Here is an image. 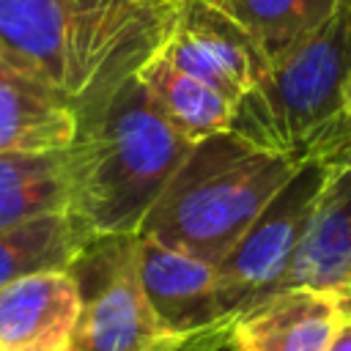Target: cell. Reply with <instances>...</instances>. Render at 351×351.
<instances>
[{
    "mask_svg": "<svg viewBox=\"0 0 351 351\" xmlns=\"http://www.w3.org/2000/svg\"><path fill=\"white\" fill-rule=\"evenodd\" d=\"M239 22L269 63L315 33L343 0H211Z\"/></svg>",
    "mask_w": 351,
    "mask_h": 351,
    "instance_id": "obj_16",
    "label": "cell"
},
{
    "mask_svg": "<svg viewBox=\"0 0 351 351\" xmlns=\"http://www.w3.org/2000/svg\"><path fill=\"white\" fill-rule=\"evenodd\" d=\"M351 80V0L288 55L236 104L230 132L293 162L351 151L346 85Z\"/></svg>",
    "mask_w": 351,
    "mask_h": 351,
    "instance_id": "obj_4",
    "label": "cell"
},
{
    "mask_svg": "<svg viewBox=\"0 0 351 351\" xmlns=\"http://www.w3.org/2000/svg\"><path fill=\"white\" fill-rule=\"evenodd\" d=\"M49 214H69L66 151L0 154V230Z\"/></svg>",
    "mask_w": 351,
    "mask_h": 351,
    "instance_id": "obj_14",
    "label": "cell"
},
{
    "mask_svg": "<svg viewBox=\"0 0 351 351\" xmlns=\"http://www.w3.org/2000/svg\"><path fill=\"white\" fill-rule=\"evenodd\" d=\"M178 5L181 0H0V60L82 112L162 47Z\"/></svg>",
    "mask_w": 351,
    "mask_h": 351,
    "instance_id": "obj_1",
    "label": "cell"
},
{
    "mask_svg": "<svg viewBox=\"0 0 351 351\" xmlns=\"http://www.w3.org/2000/svg\"><path fill=\"white\" fill-rule=\"evenodd\" d=\"M340 304H343V310H346V318H348V315H351V285H348L346 296H340Z\"/></svg>",
    "mask_w": 351,
    "mask_h": 351,
    "instance_id": "obj_19",
    "label": "cell"
},
{
    "mask_svg": "<svg viewBox=\"0 0 351 351\" xmlns=\"http://www.w3.org/2000/svg\"><path fill=\"white\" fill-rule=\"evenodd\" d=\"M343 156L302 162L217 266L219 304L225 315H236L252 302L277 291L296 255V247L310 228L315 203Z\"/></svg>",
    "mask_w": 351,
    "mask_h": 351,
    "instance_id": "obj_5",
    "label": "cell"
},
{
    "mask_svg": "<svg viewBox=\"0 0 351 351\" xmlns=\"http://www.w3.org/2000/svg\"><path fill=\"white\" fill-rule=\"evenodd\" d=\"M159 52L181 71L217 88L233 104H239L271 66L247 30L211 0H181Z\"/></svg>",
    "mask_w": 351,
    "mask_h": 351,
    "instance_id": "obj_7",
    "label": "cell"
},
{
    "mask_svg": "<svg viewBox=\"0 0 351 351\" xmlns=\"http://www.w3.org/2000/svg\"><path fill=\"white\" fill-rule=\"evenodd\" d=\"M230 324H233V315L195 332L165 335L148 351H222V348H230Z\"/></svg>",
    "mask_w": 351,
    "mask_h": 351,
    "instance_id": "obj_17",
    "label": "cell"
},
{
    "mask_svg": "<svg viewBox=\"0 0 351 351\" xmlns=\"http://www.w3.org/2000/svg\"><path fill=\"white\" fill-rule=\"evenodd\" d=\"M90 239L71 214H49L0 230V288L41 271H69Z\"/></svg>",
    "mask_w": 351,
    "mask_h": 351,
    "instance_id": "obj_15",
    "label": "cell"
},
{
    "mask_svg": "<svg viewBox=\"0 0 351 351\" xmlns=\"http://www.w3.org/2000/svg\"><path fill=\"white\" fill-rule=\"evenodd\" d=\"M82 293L71 271H41L0 288V351H71Z\"/></svg>",
    "mask_w": 351,
    "mask_h": 351,
    "instance_id": "obj_10",
    "label": "cell"
},
{
    "mask_svg": "<svg viewBox=\"0 0 351 351\" xmlns=\"http://www.w3.org/2000/svg\"><path fill=\"white\" fill-rule=\"evenodd\" d=\"M351 285V151L335 165L277 291L313 288L337 299ZM274 293V291H271Z\"/></svg>",
    "mask_w": 351,
    "mask_h": 351,
    "instance_id": "obj_11",
    "label": "cell"
},
{
    "mask_svg": "<svg viewBox=\"0 0 351 351\" xmlns=\"http://www.w3.org/2000/svg\"><path fill=\"white\" fill-rule=\"evenodd\" d=\"M137 77L80 112L69 159V214L90 236L137 233L192 151Z\"/></svg>",
    "mask_w": 351,
    "mask_h": 351,
    "instance_id": "obj_2",
    "label": "cell"
},
{
    "mask_svg": "<svg viewBox=\"0 0 351 351\" xmlns=\"http://www.w3.org/2000/svg\"><path fill=\"white\" fill-rule=\"evenodd\" d=\"M137 266L148 302L170 335L195 332L228 318L219 304L214 263L137 233Z\"/></svg>",
    "mask_w": 351,
    "mask_h": 351,
    "instance_id": "obj_9",
    "label": "cell"
},
{
    "mask_svg": "<svg viewBox=\"0 0 351 351\" xmlns=\"http://www.w3.org/2000/svg\"><path fill=\"white\" fill-rule=\"evenodd\" d=\"M296 167L236 132L211 134L192 145L137 233L219 266Z\"/></svg>",
    "mask_w": 351,
    "mask_h": 351,
    "instance_id": "obj_3",
    "label": "cell"
},
{
    "mask_svg": "<svg viewBox=\"0 0 351 351\" xmlns=\"http://www.w3.org/2000/svg\"><path fill=\"white\" fill-rule=\"evenodd\" d=\"M77 126L71 101L0 60V154L66 151Z\"/></svg>",
    "mask_w": 351,
    "mask_h": 351,
    "instance_id": "obj_12",
    "label": "cell"
},
{
    "mask_svg": "<svg viewBox=\"0 0 351 351\" xmlns=\"http://www.w3.org/2000/svg\"><path fill=\"white\" fill-rule=\"evenodd\" d=\"M329 351H351V315L340 324V329H337V335H335Z\"/></svg>",
    "mask_w": 351,
    "mask_h": 351,
    "instance_id": "obj_18",
    "label": "cell"
},
{
    "mask_svg": "<svg viewBox=\"0 0 351 351\" xmlns=\"http://www.w3.org/2000/svg\"><path fill=\"white\" fill-rule=\"evenodd\" d=\"M159 112L192 143L230 132L236 104L208 82L181 71L159 49L134 74Z\"/></svg>",
    "mask_w": 351,
    "mask_h": 351,
    "instance_id": "obj_13",
    "label": "cell"
},
{
    "mask_svg": "<svg viewBox=\"0 0 351 351\" xmlns=\"http://www.w3.org/2000/svg\"><path fill=\"white\" fill-rule=\"evenodd\" d=\"M346 310L329 291L282 288L241 313L230 324L233 351H329Z\"/></svg>",
    "mask_w": 351,
    "mask_h": 351,
    "instance_id": "obj_8",
    "label": "cell"
},
{
    "mask_svg": "<svg viewBox=\"0 0 351 351\" xmlns=\"http://www.w3.org/2000/svg\"><path fill=\"white\" fill-rule=\"evenodd\" d=\"M82 293L71 351H148L170 335L137 266V233L93 236L69 269Z\"/></svg>",
    "mask_w": 351,
    "mask_h": 351,
    "instance_id": "obj_6",
    "label": "cell"
},
{
    "mask_svg": "<svg viewBox=\"0 0 351 351\" xmlns=\"http://www.w3.org/2000/svg\"><path fill=\"white\" fill-rule=\"evenodd\" d=\"M346 112H348V121H351V80L346 85Z\"/></svg>",
    "mask_w": 351,
    "mask_h": 351,
    "instance_id": "obj_20",
    "label": "cell"
}]
</instances>
